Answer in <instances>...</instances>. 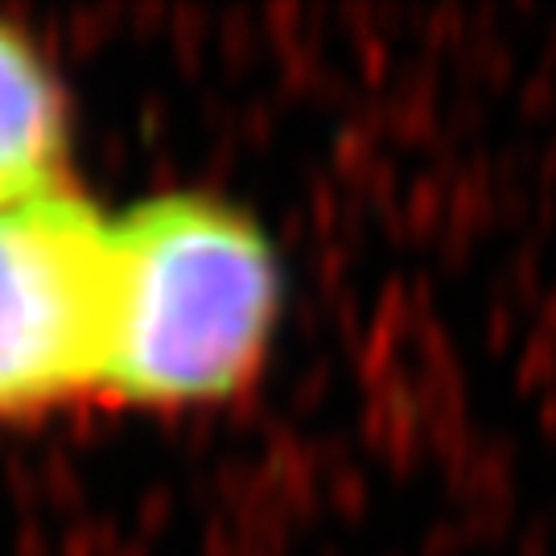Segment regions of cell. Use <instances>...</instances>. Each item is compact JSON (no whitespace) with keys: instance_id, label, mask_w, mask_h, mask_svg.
<instances>
[{"instance_id":"cell-1","label":"cell","mask_w":556,"mask_h":556,"mask_svg":"<svg viewBox=\"0 0 556 556\" xmlns=\"http://www.w3.org/2000/svg\"><path fill=\"white\" fill-rule=\"evenodd\" d=\"M280 273L256 223L199 194L140 202L116 223L108 379L137 404H194L243 388L264 358Z\"/></svg>"},{"instance_id":"cell-3","label":"cell","mask_w":556,"mask_h":556,"mask_svg":"<svg viewBox=\"0 0 556 556\" xmlns=\"http://www.w3.org/2000/svg\"><path fill=\"white\" fill-rule=\"evenodd\" d=\"M66 149L62 91L38 50L0 25V206L59 186Z\"/></svg>"},{"instance_id":"cell-2","label":"cell","mask_w":556,"mask_h":556,"mask_svg":"<svg viewBox=\"0 0 556 556\" xmlns=\"http://www.w3.org/2000/svg\"><path fill=\"white\" fill-rule=\"evenodd\" d=\"M116 309V223L71 190L0 206V413L103 388Z\"/></svg>"}]
</instances>
